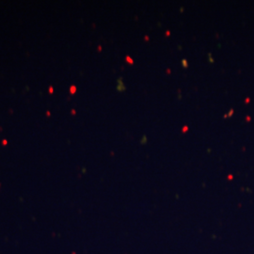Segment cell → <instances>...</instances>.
<instances>
[{
  "instance_id": "6da1fadb",
  "label": "cell",
  "mask_w": 254,
  "mask_h": 254,
  "mask_svg": "<svg viewBox=\"0 0 254 254\" xmlns=\"http://www.w3.org/2000/svg\"><path fill=\"white\" fill-rule=\"evenodd\" d=\"M70 91H71L72 94H73V93L76 91V87H75V86H72L71 89H70Z\"/></svg>"
},
{
  "instance_id": "7a4b0ae2",
  "label": "cell",
  "mask_w": 254,
  "mask_h": 254,
  "mask_svg": "<svg viewBox=\"0 0 254 254\" xmlns=\"http://www.w3.org/2000/svg\"><path fill=\"white\" fill-rule=\"evenodd\" d=\"M182 63H183V66H184V67H185V68H187V67H188V66H189V65H188V63H187V61H186V60H183V61H182Z\"/></svg>"
},
{
  "instance_id": "3957f363",
  "label": "cell",
  "mask_w": 254,
  "mask_h": 254,
  "mask_svg": "<svg viewBox=\"0 0 254 254\" xmlns=\"http://www.w3.org/2000/svg\"><path fill=\"white\" fill-rule=\"evenodd\" d=\"M127 62H128V63H130V64H133V61H132V60H131V59H130V58H129V57H127Z\"/></svg>"
},
{
  "instance_id": "277c9868",
  "label": "cell",
  "mask_w": 254,
  "mask_h": 254,
  "mask_svg": "<svg viewBox=\"0 0 254 254\" xmlns=\"http://www.w3.org/2000/svg\"><path fill=\"white\" fill-rule=\"evenodd\" d=\"M49 92H50V93H53V92H54L53 87H50V88H49Z\"/></svg>"
},
{
  "instance_id": "5b68a950",
  "label": "cell",
  "mask_w": 254,
  "mask_h": 254,
  "mask_svg": "<svg viewBox=\"0 0 254 254\" xmlns=\"http://www.w3.org/2000/svg\"><path fill=\"white\" fill-rule=\"evenodd\" d=\"M2 143H3V145H6V144H8V141H7L6 139H4V140L2 141Z\"/></svg>"
},
{
  "instance_id": "8992f818",
  "label": "cell",
  "mask_w": 254,
  "mask_h": 254,
  "mask_svg": "<svg viewBox=\"0 0 254 254\" xmlns=\"http://www.w3.org/2000/svg\"><path fill=\"white\" fill-rule=\"evenodd\" d=\"M46 114H47V116H50V112H49V111H47Z\"/></svg>"
}]
</instances>
